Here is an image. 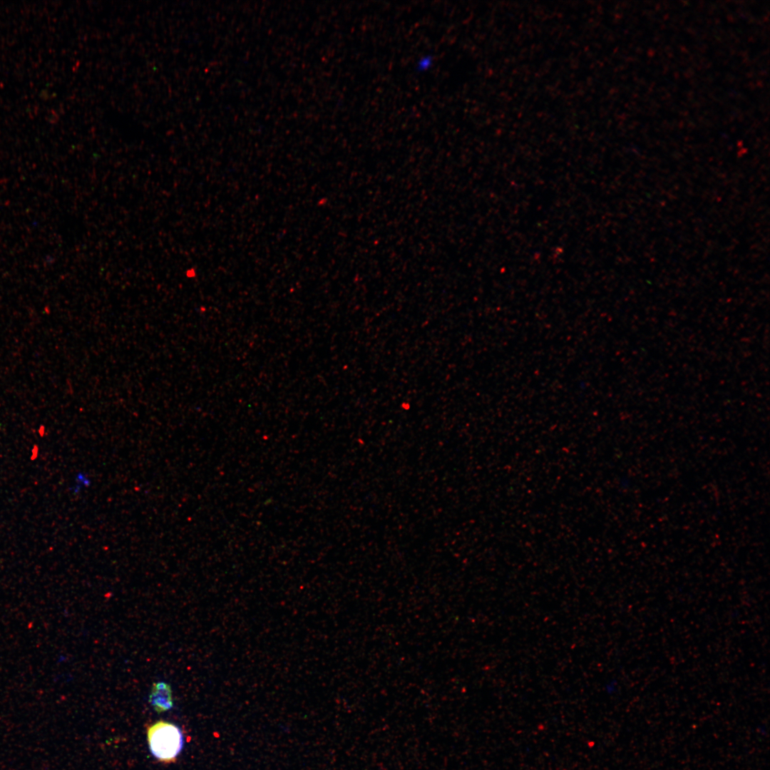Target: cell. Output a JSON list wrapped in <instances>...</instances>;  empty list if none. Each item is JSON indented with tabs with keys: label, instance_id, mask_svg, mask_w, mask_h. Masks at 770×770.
Returning a JSON list of instances; mask_svg holds the SVG:
<instances>
[{
	"label": "cell",
	"instance_id": "3",
	"mask_svg": "<svg viewBox=\"0 0 770 770\" xmlns=\"http://www.w3.org/2000/svg\"><path fill=\"white\" fill-rule=\"evenodd\" d=\"M433 58L430 56L422 57L417 63V69L423 71L428 69L432 65Z\"/></svg>",
	"mask_w": 770,
	"mask_h": 770
},
{
	"label": "cell",
	"instance_id": "1",
	"mask_svg": "<svg viewBox=\"0 0 770 770\" xmlns=\"http://www.w3.org/2000/svg\"><path fill=\"white\" fill-rule=\"evenodd\" d=\"M147 739L152 755L165 764L175 762L184 744L179 727L165 721H158L149 726Z\"/></svg>",
	"mask_w": 770,
	"mask_h": 770
},
{
	"label": "cell",
	"instance_id": "2",
	"mask_svg": "<svg viewBox=\"0 0 770 770\" xmlns=\"http://www.w3.org/2000/svg\"><path fill=\"white\" fill-rule=\"evenodd\" d=\"M148 702L158 713L170 709L173 706V699L170 684L163 682L153 683Z\"/></svg>",
	"mask_w": 770,
	"mask_h": 770
}]
</instances>
